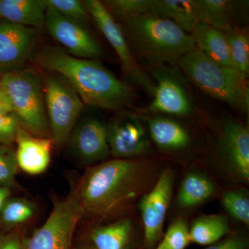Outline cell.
<instances>
[{
  "label": "cell",
  "mask_w": 249,
  "mask_h": 249,
  "mask_svg": "<svg viewBox=\"0 0 249 249\" xmlns=\"http://www.w3.org/2000/svg\"><path fill=\"white\" fill-rule=\"evenodd\" d=\"M0 87L9 98L21 125L36 137L50 138L42 80L31 70L6 71Z\"/></svg>",
  "instance_id": "obj_5"
},
{
  "label": "cell",
  "mask_w": 249,
  "mask_h": 249,
  "mask_svg": "<svg viewBox=\"0 0 249 249\" xmlns=\"http://www.w3.org/2000/svg\"><path fill=\"white\" fill-rule=\"evenodd\" d=\"M36 29L0 20V69L7 71L22 66L36 43Z\"/></svg>",
  "instance_id": "obj_14"
},
{
  "label": "cell",
  "mask_w": 249,
  "mask_h": 249,
  "mask_svg": "<svg viewBox=\"0 0 249 249\" xmlns=\"http://www.w3.org/2000/svg\"><path fill=\"white\" fill-rule=\"evenodd\" d=\"M22 236L18 231L0 235V249H22Z\"/></svg>",
  "instance_id": "obj_34"
},
{
  "label": "cell",
  "mask_w": 249,
  "mask_h": 249,
  "mask_svg": "<svg viewBox=\"0 0 249 249\" xmlns=\"http://www.w3.org/2000/svg\"><path fill=\"white\" fill-rule=\"evenodd\" d=\"M221 201L232 217L246 225L249 224V197L245 190H228L222 193Z\"/></svg>",
  "instance_id": "obj_28"
},
{
  "label": "cell",
  "mask_w": 249,
  "mask_h": 249,
  "mask_svg": "<svg viewBox=\"0 0 249 249\" xmlns=\"http://www.w3.org/2000/svg\"><path fill=\"white\" fill-rule=\"evenodd\" d=\"M102 3L116 22L121 24L151 13L154 0H107Z\"/></svg>",
  "instance_id": "obj_26"
},
{
  "label": "cell",
  "mask_w": 249,
  "mask_h": 249,
  "mask_svg": "<svg viewBox=\"0 0 249 249\" xmlns=\"http://www.w3.org/2000/svg\"><path fill=\"white\" fill-rule=\"evenodd\" d=\"M151 13L170 19L191 35L201 23L196 0H154Z\"/></svg>",
  "instance_id": "obj_20"
},
{
  "label": "cell",
  "mask_w": 249,
  "mask_h": 249,
  "mask_svg": "<svg viewBox=\"0 0 249 249\" xmlns=\"http://www.w3.org/2000/svg\"><path fill=\"white\" fill-rule=\"evenodd\" d=\"M110 154L115 159L131 160L152 152V142L137 114L120 111L107 127Z\"/></svg>",
  "instance_id": "obj_10"
},
{
  "label": "cell",
  "mask_w": 249,
  "mask_h": 249,
  "mask_svg": "<svg viewBox=\"0 0 249 249\" xmlns=\"http://www.w3.org/2000/svg\"><path fill=\"white\" fill-rule=\"evenodd\" d=\"M20 122L14 113L0 116V144L11 145L16 142Z\"/></svg>",
  "instance_id": "obj_32"
},
{
  "label": "cell",
  "mask_w": 249,
  "mask_h": 249,
  "mask_svg": "<svg viewBox=\"0 0 249 249\" xmlns=\"http://www.w3.org/2000/svg\"><path fill=\"white\" fill-rule=\"evenodd\" d=\"M16 142L19 168L31 175H40L47 170L52 159V139L36 137L21 126Z\"/></svg>",
  "instance_id": "obj_16"
},
{
  "label": "cell",
  "mask_w": 249,
  "mask_h": 249,
  "mask_svg": "<svg viewBox=\"0 0 249 249\" xmlns=\"http://www.w3.org/2000/svg\"><path fill=\"white\" fill-rule=\"evenodd\" d=\"M37 61L42 68L63 76L85 104L120 110L133 101L132 88L97 60L76 58L60 47H47L38 53Z\"/></svg>",
  "instance_id": "obj_2"
},
{
  "label": "cell",
  "mask_w": 249,
  "mask_h": 249,
  "mask_svg": "<svg viewBox=\"0 0 249 249\" xmlns=\"http://www.w3.org/2000/svg\"><path fill=\"white\" fill-rule=\"evenodd\" d=\"M68 142L72 153L85 164L105 161L110 155L107 127L98 119H87L76 126Z\"/></svg>",
  "instance_id": "obj_15"
},
{
  "label": "cell",
  "mask_w": 249,
  "mask_h": 249,
  "mask_svg": "<svg viewBox=\"0 0 249 249\" xmlns=\"http://www.w3.org/2000/svg\"><path fill=\"white\" fill-rule=\"evenodd\" d=\"M35 205L22 198H9L1 213L0 224L6 229H13L34 217Z\"/></svg>",
  "instance_id": "obj_27"
},
{
  "label": "cell",
  "mask_w": 249,
  "mask_h": 249,
  "mask_svg": "<svg viewBox=\"0 0 249 249\" xmlns=\"http://www.w3.org/2000/svg\"><path fill=\"white\" fill-rule=\"evenodd\" d=\"M216 193L214 183L197 173L188 174L183 178L178 196V204L182 209L196 207L209 201Z\"/></svg>",
  "instance_id": "obj_22"
},
{
  "label": "cell",
  "mask_w": 249,
  "mask_h": 249,
  "mask_svg": "<svg viewBox=\"0 0 249 249\" xmlns=\"http://www.w3.org/2000/svg\"><path fill=\"white\" fill-rule=\"evenodd\" d=\"M73 249H95L93 248V246H90L89 245H81L78 246V247L73 248Z\"/></svg>",
  "instance_id": "obj_37"
},
{
  "label": "cell",
  "mask_w": 249,
  "mask_h": 249,
  "mask_svg": "<svg viewBox=\"0 0 249 249\" xmlns=\"http://www.w3.org/2000/svg\"><path fill=\"white\" fill-rule=\"evenodd\" d=\"M0 77H1V73H0Z\"/></svg>",
  "instance_id": "obj_38"
},
{
  "label": "cell",
  "mask_w": 249,
  "mask_h": 249,
  "mask_svg": "<svg viewBox=\"0 0 249 249\" xmlns=\"http://www.w3.org/2000/svg\"><path fill=\"white\" fill-rule=\"evenodd\" d=\"M217 151L231 174L241 181H249V131L235 119L224 121L217 140Z\"/></svg>",
  "instance_id": "obj_13"
},
{
  "label": "cell",
  "mask_w": 249,
  "mask_h": 249,
  "mask_svg": "<svg viewBox=\"0 0 249 249\" xmlns=\"http://www.w3.org/2000/svg\"><path fill=\"white\" fill-rule=\"evenodd\" d=\"M83 214L76 186H72L68 196L53 203L45 224L30 237H22V249H73V235Z\"/></svg>",
  "instance_id": "obj_6"
},
{
  "label": "cell",
  "mask_w": 249,
  "mask_h": 249,
  "mask_svg": "<svg viewBox=\"0 0 249 249\" xmlns=\"http://www.w3.org/2000/svg\"><path fill=\"white\" fill-rule=\"evenodd\" d=\"M134 58L153 68L178 65V60L196 48L191 34L170 19L148 13L119 24Z\"/></svg>",
  "instance_id": "obj_3"
},
{
  "label": "cell",
  "mask_w": 249,
  "mask_h": 249,
  "mask_svg": "<svg viewBox=\"0 0 249 249\" xmlns=\"http://www.w3.org/2000/svg\"><path fill=\"white\" fill-rule=\"evenodd\" d=\"M196 48L200 49L213 61L223 66L235 69L230 48L223 31L201 22L191 34Z\"/></svg>",
  "instance_id": "obj_19"
},
{
  "label": "cell",
  "mask_w": 249,
  "mask_h": 249,
  "mask_svg": "<svg viewBox=\"0 0 249 249\" xmlns=\"http://www.w3.org/2000/svg\"><path fill=\"white\" fill-rule=\"evenodd\" d=\"M44 91L50 138L62 146L68 142L84 104L74 89L58 77L49 76Z\"/></svg>",
  "instance_id": "obj_7"
},
{
  "label": "cell",
  "mask_w": 249,
  "mask_h": 249,
  "mask_svg": "<svg viewBox=\"0 0 249 249\" xmlns=\"http://www.w3.org/2000/svg\"><path fill=\"white\" fill-rule=\"evenodd\" d=\"M190 242L189 229L186 221L178 218L170 224L163 238L153 249H185Z\"/></svg>",
  "instance_id": "obj_29"
},
{
  "label": "cell",
  "mask_w": 249,
  "mask_h": 249,
  "mask_svg": "<svg viewBox=\"0 0 249 249\" xmlns=\"http://www.w3.org/2000/svg\"><path fill=\"white\" fill-rule=\"evenodd\" d=\"M18 168L16 150L11 145L0 144V186H14Z\"/></svg>",
  "instance_id": "obj_31"
},
{
  "label": "cell",
  "mask_w": 249,
  "mask_h": 249,
  "mask_svg": "<svg viewBox=\"0 0 249 249\" xmlns=\"http://www.w3.org/2000/svg\"><path fill=\"white\" fill-rule=\"evenodd\" d=\"M44 26L51 37L72 56L96 60L103 55L102 47L89 31L53 9L47 8Z\"/></svg>",
  "instance_id": "obj_12"
},
{
  "label": "cell",
  "mask_w": 249,
  "mask_h": 249,
  "mask_svg": "<svg viewBox=\"0 0 249 249\" xmlns=\"http://www.w3.org/2000/svg\"><path fill=\"white\" fill-rule=\"evenodd\" d=\"M132 219L120 220L95 229L90 240L95 249H126L132 232Z\"/></svg>",
  "instance_id": "obj_23"
},
{
  "label": "cell",
  "mask_w": 249,
  "mask_h": 249,
  "mask_svg": "<svg viewBox=\"0 0 249 249\" xmlns=\"http://www.w3.org/2000/svg\"><path fill=\"white\" fill-rule=\"evenodd\" d=\"M178 65L205 94L249 115L248 83L235 69L213 61L196 47L181 57Z\"/></svg>",
  "instance_id": "obj_4"
},
{
  "label": "cell",
  "mask_w": 249,
  "mask_h": 249,
  "mask_svg": "<svg viewBox=\"0 0 249 249\" xmlns=\"http://www.w3.org/2000/svg\"><path fill=\"white\" fill-rule=\"evenodd\" d=\"M158 177L149 160H105L86 170L76 186L77 196L84 214L100 219L120 217L151 189Z\"/></svg>",
  "instance_id": "obj_1"
},
{
  "label": "cell",
  "mask_w": 249,
  "mask_h": 249,
  "mask_svg": "<svg viewBox=\"0 0 249 249\" xmlns=\"http://www.w3.org/2000/svg\"><path fill=\"white\" fill-rule=\"evenodd\" d=\"M174 174L167 168L159 175L151 189L141 197L139 209L144 227V245L155 249L163 235L165 215L169 207L174 185Z\"/></svg>",
  "instance_id": "obj_9"
},
{
  "label": "cell",
  "mask_w": 249,
  "mask_h": 249,
  "mask_svg": "<svg viewBox=\"0 0 249 249\" xmlns=\"http://www.w3.org/2000/svg\"><path fill=\"white\" fill-rule=\"evenodd\" d=\"M47 8L52 9L65 16L83 24L89 19V15L85 8L83 1L79 0H45Z\"/></svg>",
  "instance_id": "obj_30"
},
{
  "label": "cell",
  "mask_w": 249,
  "mask_h": 249,
  "mask_svg": "<svg viewBox=\"0 0 249 249\" xmlns=\"http://www.w3.org/2000/svg\"><path fill=\"white\" fill-rule=\"evenodd\" d=\"M155 90L152 100L142 111L152 116L185 118L192 115L194 106L182 83L163 67L152 70Z\"/></svg>",
  "instance_id": "obj_11"
},
{
  "label": "cell",
  "mask_w": 249,
  "mask_h": 249,
  "mask_svg": "<svg viewBox=\"0 0 249 249\" xmlns=\"http://www.w3.org/2000/svg\"><path fill=\"white\" fill-rule=\"evenodd\" d=\"M47 6L45 0H0V20L42 29Z\"/></svg>",
  "instance_id": "obj_18"
},
{
  "label": "cell",
  "mask_w": 249,
  "mask_h": 249,
  "mask_svg": "<svg viewBox=\"0 0 249 249\" xmlns=\"http://www.w3.org/2000/svg\"><path fill=\"white\" fill-rule=\"evenodd\" d=\"M11 194V188L0 186V217L5 203L9 199Z\"/></svg>",
  "instance_id": "obj_36"
},
{
  "label": "cell",
  "mask_w": 249,
  "mask_h": 249,
  "mask_svg": "<svg viewBox=\"0 0 249 249\" xmlns=\"http://www.w3.org/2000/svg\"><path fill=\"white\" fill-rule=\"evenodd\" d=\"M13 113L12 106L4 90L0 87V116Z\"/></svg>",
  "instance_id": "obj_35"
},
{
  "label": "cell",
  "mask_w": 249,
  "mask_h": 249,
  "mask_svg": "<svg viewBox=\"0 0 249 249\" xmlns=\"http://www.w3.org/2000/svg\"><path fill=\"white\" fill-rule=\"evenodd\" d=\"M147 130L151 142L163 151L181 152L191 146L189 132L170 116H152L148 119Z\"/></svg>",
  "instance_id": "obj_17"
},
{
  "label": "cell",
  "mask_w": 249,
  "mask_h": 249,
  "mask_svg": "<svg viewBox=\"0 0 249 249\" xmlns=\"http://www.w3.org/2000/svg\"><path fill=\"white\" fill-rule=\"evenodd\" d=\"M248 239L244 236L234 235L219 240L204 249H249Z\"/></svg>",
  "instance_id": "obj_33"
},
{
  "label": "cell",
  "mask_w": 249,
  "mask_h": 249,
  "mask_svg": "<svg viewBox=\"0 0 249 249\" xmlns=\"http://www.w3.org/2000/svg\"><path fill=\"white\" fill-rule=\"evenodd\" d=\"M83 3L90 18H92L101 34L115 51L124 74L152 96L155 83L134 58L119 23L111 16L102 1L85 0Z\"/></svg>",
  "instance_id": "obj_8"
},
{
  "label": "cell",
  "mask_w": 249,
  "mask_h": 249,
  "mask_svg": "<svg viewBox=\"0 0 249 249\" xmlns=\"http://www.w3.org/2000/svg\"><path fill=\"white\" fill-rule=\"evenodd\" d=\"M230 231L228 218L222 214H208L196 218L189 229L190 241L210 246L222 240Z\"/></svg>",
  "instance_id": "obj_24"
},
{
  "label": "cell",
  "mask_w": 249,
  "mask_h": 249,
  "mask_svg": "<svg viewBox=\"0 0 249 249\" xmlns=\"http://www.w3.org/2000/svg\"><path fill=\"white\" fill-rule=\"evenodd\" d=\"M201 22L224 31L235 24L238 11L246 1L231 0H196ZM238 26V25H237Z\"/></svg>",
  "instance_id": "obj_21"
},
{
  "label": "cell",
  "mask_w": 249,
  "mask_h": 249,
  "mask_svg": "<svg viewBox=\"0 0 249 249\" xmlns=\"http://www.w3.org/2000/svg\"><path fill=\"white\" fill-rule=\"evenodd\" d=\"M227 38L233 66L247 79L249 74V36L248 29L231 26L223 31Z\"/></svg>",
  "instance_id": "obj_25"
}]
</instances>
